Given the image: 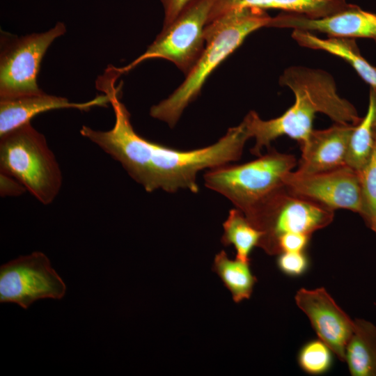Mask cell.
<instances>
[{"instance_id": "obj_22", "label": "cell", "mask_w": 376, "mask_h": 376, "mask_svg": "<svg viewBox=\"0 0 376 376\" xmlns=\"http://www.w3.org/2000/svg\"><path fill=\"white\" fill-rule=\"evenodd\" d=\"M359 173L363 199L361 217L367 224L376 219V144L369 160Z\"/></svg>"}, {"instance_id": "obj_13", "label": "cell", "mask_w": 376, "mask_h": 376, "mask_svg": "<svg viewBox=\"0 0 376 376\" xmlns=\"http://www.w3.org/2000/svg\"><path fill=\"white\" fill-rule=\"evenodd\" d=\"M355 125L334 123L325 130H313L308 141L301 147L297 171L313 173L346 166L348 143Z\"/></svg>"}, {"instance_id": "obj_17", "label": "cell", "mask_w": 376, "mask_h": 376, "mask_svg": "<svg viewBox=\"0 0 376 376\" xmlns=\"http://www.w3.org/2000/svg\"><path fill=\"white\" fill-rule=\"evenodd\" d=\"M354 322V331L345 348V362L352 376H376V326L361 318Z\"/></svg>"}, {"instance_id": "obj_5", "label": "cell", "mask_w": 376, "mask_h": 376, "mask_svg": "<svg viewBox=\"0 0 376 376\" xmlns=\"http://www.w3.org/2000/svg\"><path fill=\"white\" fill-rule=\"evenodd\" d=\"M296 157L275 149L253 161L226 164L204 174L205 186L226 197L244 214L284 186L283 177L296 166Z\"/></svg>"}, {"instance_id": "obj_15", "label": "cell", "mask_w": 376, "mask_h": 376, "mask_svg": "<svg viewBox=\"0 0 376 376\" xmlns=\"http://www.w3.org/2000/svg\"><path fill=\"white\" fill-rule=\"evenodd\" d=\"M347 5V0H213L207 24L232 10L245 7L280 9L310 18H320L340 11Z\"/></svg>"}, {"instance_id": "obj_23", "label": "cell", "mask_w": 376, "mask_h": 376, "mask_svg": "<svg viewBox=\"0 0 376 376\" xmlns=\"http://www.w3.org/2000/svg\"><path fill=\"white\" fill-rule=\"evenodd\" d=\"M308 261L303 251L282 252L277 259L279 269L285 274L299 276L305 272Z\"/></svg>"}, {"instance_id": "obj_7", "label": "cell", "mask_w": 376, "mask_h": 376, "mask_svg": "<svg viewBox=\"0 0 376 376\" xmlns=\"http://www.w3.org/2000/svg\"><path fill=\"white\" fill-rule=\"evenodd\" d=\"M212 3L213 0H191L171 23L163 26L143 54L127 66L116 68L118 72L121 75L146 60L163 58L187 75L205 47V28Z\"/></svg>"}, {"instance_id": "obj_20", "label": "cell", "mask_w": 376, "mask_h": 376, "mask_svg": "<svg viewBox=\"0 0 376 376\" xmlns=\"http://www.w3.org/2000/svg\"><path fill=\"white\" fill-rule=\"evenodd\" d=\"M221 242L224 246L233 245L237 259L250 262V254L255 246H259L263 233L254 227L239 209H232L223 224Z\"/></svg>"}, {"instance_id": "obj_27", "label": "cell", "mask_w": 376, "mask_h": 376, "mask_svg": "<svg viewBox=\"0 0 376 376\" xmlns=\"http://www.w3.org/2000/svg\"><path fill=\"white\" fill-rule=\"evenodd\" d=\"M367 225L376 233V219L368 222Z\"/></svg>"}, {"instance_id": "obj_10", "label": "cell", "mask_w": 376, "mask_h": 376, "mask_svg": "<svg viewBox=\"0 0 376 376\" xmlns=\"http://www.w3.org/2000/svg\"><path fill=\"white\" fill-rule=\"evenodd\" d=\"M283 184L291 194L331 210L347 209L363 214L359 173L346 166L322 172L289 171Z\"/></svg>"}, {"instance_id": "obj_2", "label": "cell", "mask_w": 376, "mask_h": 376, "mask_svg": "<svg viewBox=\"0 0 376 376\" xmlns=\"http://www.w3.org/2000/svg\"><path fill=\"white\" fill-rule=\"evenodd\" d=\"M279 83L294 93L293 105L276 118L264 120L251 111L243 120L250 138L256 140L251 149L255 155L260 156L264 147L282 135L296 140L300 147L305 145L313 130L317 113L340 124L355 125L362 118L349 101L339 96L334 78L324 70L291 66L283 71Z\"/></svg>"}, {"instance_id": "obj_26", "label": "cell", "mask_w": 376, "mask_h": 376, "mask_svg": "<svg viewBox=\"0 0 376 376\" xmlns=\"http://www.w3.org/2000/svg\"><path fill=\"white\" fill-rule=\"evenodd\" d=\"M164 13V26L171 23L191 0H160Z\"/></svg>"}, {"instance_id": "obj_19", "label": "cell", "mask_w": 376, "mask_h": 376, "mask_svg": "<svg viewBox=\"0 0 376 376\" xmlns=\"http://www.w3.org/2000/svg\"><path fill=\"white\" fill-rule=\"evenodd\" d=\"M212 268L230 292L234 302L240 303L251 297L257 280L249 263L237 258L231 260L221 251L215 256Z\"/></svg>"}, {"instance_id": "obj_4", "label": "cell", "mask_w": 376, "mask_h": 376, "mask_svg": "<svg viewBox=\"0 0 376 376\" xmlns=\"http://www.w3.org/2000/svg\"><path fill=\"white\" fill-rule=\"evenodd\" d=\"M0 172L16 178L43 205L54 201L63 182L45 136L31 122L0 136Z\"/></svg>"}, {"instance_id": "obj_6", "label": "cell", "mask_w": 376, "mask_h": 376, "mask_svg": "<svg viewBox=\"0 0 376 376\" xmlns=\"http://www.w3.org/2000/svg\"><path fill=\"white\" fill-rule=\"evenodd\" d=\"M244 215L263 233L259 246L274 255L278 254L277 242L281 235L290 233L311 235L332 222L334 210L294 195L283 186Z\"/></svg>"}, {"instance_id": "obj_12", "label": "cell", "mask_w": 376, "mask_h": 376, "mask_svg": "<svg viewBox=\"0 0 376 376\" xmlns=\"http://www.w3.org/2000/svg\"><path fill=\"white\" fill-rule=\"evenodd\" d=\"M269 27L317 31L327 34L329 38H368L376 42V14L352 3L340 11L320 18L281 13L272 18Z\"/></svg>"}, {"instance_id": "obj_18", "label": "cell", "mask_w": 376, "mask_h": 376, "mask_svg": "<svg viewBox=\"0 0 376 376\" xmlns=\"http://www.w3.org/2000/svg\"><path fill=\"white\" fill-rule=\"evenodd\" d=\"M376 144V89L370 88L367 112L350 138L346 165L358 173L367 164Z\"/></svg>"}, {"instance_id": "obj_14", "label": "cell", "mask_w": 376, "mask_h": 376, "mask_svg": "<svg viewBox=\"0 0 376 376\" xmlns=\"http://www.w3.org/2000/svg\"><path fill=\"white\" fill-rule=\"evenodd\" d=\"M110 102L109 96L104 93L86 102L76 103L60 96L41 93L13 99L0 100V136L30 123L41 113L61 109H77L88 111L93 107H104Z\"/></svg>"}, {"instance_id": "obj_11", "label": "cell", "mask_w": 376, "mask_h": 376, "mask_svg": "<svg viewBox=\"0 0 376 376\" xmlns=\"http://www.w3.org/2000/svg\"><path fill=\"white\" fill-rule=\"evenodd\" d=\"M295 300L298 308L309 319L318 338L341 361H345V348L354 328V320L322 287L300 288L295 295Z\"/></svg>"}, {"instance_id": "obj_21", "label": "cell", "mask_w": 376, "mask_h": 376, "mask_svg": "<svg viewBox=\"0 0 376 376\" xmlns=\"http://www.w3.org/2000/svg\"><path fill=\"white\" fill-rule=\"evenodd\" d=\"M332 351L321 340L308 342L300 350L298 363L306 373L320 375L327 372L332 363Z\"/></svg>"}, {"instance_id": "obj_9", "label": "cell", "mask_w": 376, "mask_h": 376, "mask_svg": "<svg viewBox=\"0 0 376 376\" xmlns=\"http://www.w3.org/2000/svg\"><path fill=\"white\" fill-rule=\"evenodd\" d=\"M66 285L40 251L4 263L0 267V302H11L24 309L41 299H61Z\"/></svg>"}, {"instance_id": "obj_24", "label": "cell", "mask_w": 376, "mask_h": 376, "mask_svg": "<svg viewBox=\"0 0 376 376\" xmlns=\"http://www.w3.org/2000/svg\"><path fill=\"white\" fill-rule=\"evenodd\" d=\"M311 235L299 233H290L281 235L277 242L278 254L286 251H303Z\"/></svg>"}, {"instance_id": "obj_25", "label": "cell", "mask_w": 376, "mask_h": 376, "mask_svg": "<svg viewBox=\"0 0 376 376\" xmlns=\"http://www.w3.org/2000/svg\"><path fill=\"white\" fill-rule=\"evenodd\" d=\"M26 191L25 186L16 178L8 173L0 172L1 196H18Z\"/></svg>"}, {"instance_id": "obj_8", "label": "cell", "mask_w": 376, "mask_h": 376, "mask_svg": "<svg viewBox=\"0 0 376 376\" xmlns=\"http://www.w3.org/2000/svg\"><path fill=\"white\" fill-rule=\"evenodd\" d=\"M66 31L58 22L42 33L20 37L2 36L0 54V100L41 93L37 77L50 45Z\"/></svg>"}, {"instance_id": "obj_3", "label": "cell", "mask_w": 376, "mask_h": 376, "mask_svg": "<svg viewBox=\"0 0 376 376\" xmlns=\"http://www.w3.org/2000/svg\"><path fill=\"white\" fill-rule=\"evenodd\" d=\"M272 18L265 10L245 7L232 10L208 23L205 28V47L197 62L169 97L151 107L150 116L173 127L212 71L250 33L269 26Z\"/></svg>"}, {"instance_id": "obj_16", "label": "cell", "mask_w": 376, "mask_h": 376, "mask_svg": "<svg viewBox=\"0 0 376 376\" xmlns=\"http://www.w3.org/2000/svg\"><path fill=\"white\" fill-rule=\"evenodd\" d=\"M292 38L301 47L327 52L347 62L370 88L376 89V67L362 56L354 39H322L311 32L293 30Z\"/></svg>"}, {"instance_id": "obj_1", "label": "cell", "mask_w": 376, "mask_h": 376, "mask_svg": "<svg viewBox=\"0 0 376 376\" xmlns=\"http://www.w3.org/2000/svg\"><path fill=\"white\" fill-rule=\"evenodd\" d=\"M116 79L106 75L99 81V88L109 96L114 112L113 127L101 131L83 125L80 134L118 162L146 191L185 189L196 194L199 171L240 159L250 139L244 120L230 127L215 143L191 150L169 148L142 137L134 131L130 113L119 99L120 87L115 86Z\"/></svg>"}]
</instances>
